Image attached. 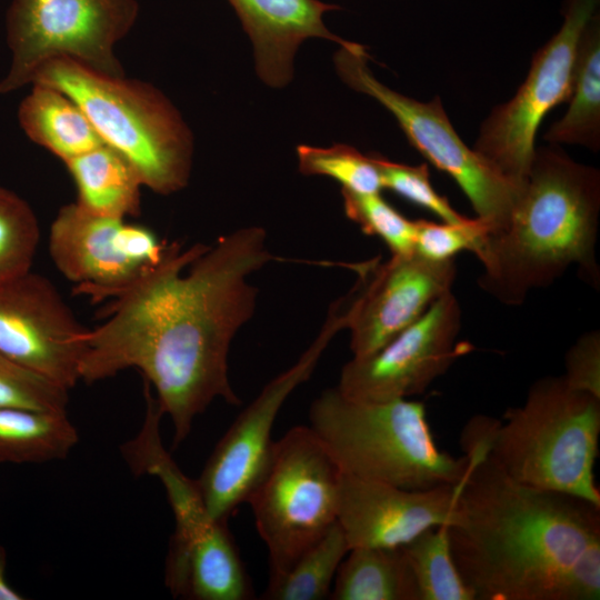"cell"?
Listing matches in <instances>:
<instances>
[{"label":"cell","instance_id":"obj_1","mask_svg":"<svg viewBox=\"0 0 600 600\" xmlns=\"http://www.w3.org/2000/svg\"><path fill=\"white\" fill-rule=\"evenodd\" d=\"M273 259L260 227L212 246L167 244L162 259L111 300L104 322L89 329L80 381L138 369L179 446L213 400L241 403L229 379L230 344L256 309L258 290L248 278Z\"/></svg>","mask_w":600,"mask_h":600},{"label":"cell","instance_id":"obj_2","mask_svg":"<svg viewBox=\"0 0 600 600\" xmlns=\"http://www.w3.org/2000/svg\"><path fill=\"white\" fill-rule=\"evenodd\" d=\"M461 447L449 540L474 600H599L600 506L512 480L471 421Z\"/></svg>","mask_w":600,"mask_h":600},{"label":"cell","instance_id":"obj_3","mask_svg":"<svg viewBox=\"0 0 600 600\" xmlns=\"http://www.w3.org/2000/svg\"><path fill=\"white\" fill-rule=\"evenodd\" d=\"M599 169L576 161L561 146L537 147L507 222L474 251L483 267L479 287L503 304L519 306L531 290L576 266L599 289Z\"/></svg>","mask_w":600,"mask_h":600},{"label":"cell","instance_id":"obj_4","mask_svg":"<svg viewBox=\"0 0 600 600\" xmlns=\"http://www.w3.org/2000/svg\"><path fill=\"white\" fill-rule=\"evenodd\" d=\"M503 418H472L502 472L519 483L600 506L594 477L600 398L571 388L562 376L544 377Z\"/></svg>","mask_w":600,"mask_h":600},{"label":"cell","instance_id":"obj_5","mask_svg":"<svg viewBox=\"0 0 600 600\" xmlns=\"http://www.w3.org/2000/svg\"><path fill=\"white\" fill-rule=\"evenodd\" d=\"M309 427L341 472L404 489L456 484L468 468L438 448L422 402L361 401L329 388L309 408Z\"/></svg>","mask_w":600,"mask_h":600},{"label":"cell","instance_id":"obj_6","mask_svg":"<svg viewBox=\"0 0 600 600\" xmlns=\"http://www.w3.org/2000/svg\"><path fill=\"white\" fill-rule=\"evenodd\" d=\"M32 83L56 88L77 103L102 142L133 166L144 187L170 194L188 184L191 131L153 86L101 73L70 59L46 62Z\"/></svg>","mask_w":600,"mask_h":600},{"label":"cell","instance_id":"obj_7","mask_svg":"<svg viewBox=\"0 0 600 600\" xmlns=\"http://www.w3.org/2000/svg\"><path fill=\"white\" fill-rule=\"evenodd\" d=\"M340 477L309 426L294 427L273 442L247 499L268 549L270 578L287 572L337 521Z\"/></svg>","mask_w":600,"mask_h":600},{"label":"cell","instance_id":"obj_8","mask_svg":"<svg viewBox=\"0 0 600 600\" xmlns=\"http://www.w3.org/2000/svg\"><path fill=\"white\" fill-rule=\"evenodd\" d=\"M138 14L137 0H13L6 14L11 66L0 93L31 83L40 67L53 59L124 76L114 46Z\"/></svg>","mask_w":600,"mask_h":600},{"label":"cell","instance_id":"obj_9","mask_svg":"<svg viewBox=\"0 0 600 600\" xmlns=\"http://www.w3.org/2000/svg\"><path fill=\"white\" fill-rule=\"evenodd\" d=\"M349 43L340 46L333 58L341 80L373 98L394 117L411 146L454 180L490 231L502 227L521 187L500 174L462 140L438 96L420 101L390 89L369 69L367 49L357 42Z\"/></svg>","mask_w":600,"mask_h":600},{"label":"cell","instance_id":"obj_10","mask_svg":"<svg viewBox=\"0 0 600 600\" xmlns=\"http://www.w3.org/2000/svg\"><path fill=\"white\" fill-rule=\"evenodd\" d=\"M599 2L563 0L559 30L536 51L513 97L497 104L480 124L473 150L519 187L528 177L542 120L570 96L580 37Z\"/></svg>","mask_w":600,"mask_h":600},{"label":"cell","instance_id":"obj_11","mask_svg":"<svg viewBox=\"0 0 600 600\" xmlns=\"http://www.w3.org/2000/svg\"><path fill=\"white\" fill-rule=\"evenodd\" d=\"M329 308L320 332L286 371L270 380L238 414L207 460L196 480L206 508L214 520L228 521L247 499L266 470L273 442L276 418L293 390L316 369L332 338L348 324V299Z\"/></svg>","mask_w":600,"mask_h":600},{"label":"cell","instance_id":"obj_12","mask_svg":"<svg viewBox=\"0 0 600 600\" xmlns=\"http://www.w3.org/2000/svg\"><path fill=\"white\" fill-rule=\"evenodd\" d=\"M167 243L148 227L91 213L76 202L53 219L48 250L77 294L94 302L113 299L163 257Z\"/></svg>","mask_w":600,"mask_h":600},{"label":"cell","instance_id":"obj_13","mask_svg":"<svg viewBox=\"0 0 600 600\" xmlns=\"http://www.w3.org/2000/svg\"><path fill=\"white\" fill-rule=\"evenodd\" d=\"M460 329L461 308L449 291L383 347L347 362L337 388L346 397L361 401L422 393L469 351V344L457 340Z\"/></svg>","mask_w":600,"mask_h":600},{"label":"cell","instance_id":"obj_14","mask_svg":"<svg viewBox=\"0 0 600 600\" xmlns=\"http://www.w3.org/2000/svg\"><path fill=\"white\" fill-rule=\"evenodd\" d=\"M88 332L46 277L30 270L0 284V352L69 391Z\"/></svg>","mask_w":600,"mask_h":600},{"label":"cell","instance_id":"obj_15","mask_svg":"<svg viewBox=\"0 0 600 600\" xmlns=\"http://www.w3.org/2000/svg\"><path fill=\"white\" fill-rule=\"evenodd\" d=\"M352 268L359 274L348 293L347 329L353 357L377 351L414 322L451 291L457 274L454 260L433 261L416 251Z\"/></svg>","mask_w":600,"mask_h":600},{"label":"cell","instance_id":"obj_16","mask_svg":"<svg viewBox=\"0 0 600 600\" xmlns=\"http://www.w3.org/2000/svg\"><path fill=\"white\" fill-rule=\"evenodd\" d=\"M459 482L412 490L341 472L337 521L350 549L402 547L449 526Z\"/></svg>","mask_w":600,"mask_h":600},{"label":"cell","instance_id":"obj_17","mask_svg":"<svg viewBox=\"0 0 600 600\" xmlns=\"http://www.w3.org/2000/svg\"><path fill=\"white\" fill-rule=\"evenodd\" d=\"M254 49L256 70L272 87L287 86L293 76V58L309 38H322L341 47L350 41L333 34L323 16L340 9L320 0H228Z\"/></svg>","mask_w":600,"mask_h":600},{"label":"cell","instance_id":"obj_18","mask_svg":"<svg viewBox=\"0 0 600 600\" xmlns=\"http://www.w3.org/2000/svg\"><path fill=\"white\" fill-rule=\"evenodd\" d=\"M84 210L104 217L140 214L142 181L133 166L118 151L101 144L64 162Z\"/></svg>","mask_w":600,"mask_h":600},{"label":"cell","instance_id":"obj_19","mask_svg":"<svg viewBox=\"0 0 600 600\" xmlns=\"http://www.w3.org/2000/svg\"><path fill=\"white\" fill-rule=\"evenodd\" d=\"M18 117L29 139L63 162L103 144L78 104L50 86L32 83Z\"/></svg>","mask_w":600,"mask_h":600},{"label":"cell","instance_id":"obj_20","mask_svg":"<svg viewBox=\"0 0 600 600\" xmlns=\"http://www.w3.org/2000/svg\"><path fill=\"white\" fill-rule=\"evenodd\" d=\"M568 109L546 131L549 144H573L592 152L600 149V14L580 37Z\"/></svg>","mask_w":600,"mask_h":600},{"label":"cell","instance_id":"obj_21","mask_svg":"<svg viewBox=\"0 0 600 600\" xmlns=\"http://www.w3.org/2000/svg\"><path fill=\"white\" fill-rule=\"evenodd\" d=\"M78 441V430L67 412L0 408V463L61 460Z\"/></svg>","mask_w":600,"mask_h":600},{"label":"cell","instance_id":"obj_22","mask_svg":"<svg viewBox=\"0 0 600 600\" xmlns=\"http://www.w3.org/2000/svg\"><path fill=\"white\" fill-rule=\"evenodd\" d=\"M332 600H418L402 547L350 549L333 580Z\"/></svg>","mask_w":600,"mask_h":600},{"label":"cell","instance_id":"obj_23","mask_svg":"<svg viewBox=\"0 0 600 600\" xmlns=\"http://www.w3.org/2000/svg\"><path fill=\"white\" fill-rule=\"evenodd\" d=\"M349 550L344 533L336 521L287 572L269 579L261 599L321 600L329 598L338 568Z\"/></svg>","mask_w":600,"mask_h":600},{"label":"cell","instance_id":"obj_24","mask_svg":"<svg viewBox=\"0 0 600 600\" xmlns=\"http://www.w3.org/2000/svg\"><path fill=\"white\" fill-rule=\"evenodd\" d=\"M402 549L418 600H474L453 560L448 524L423 531Z\"/></svg>","mask_w":600,"mask_h":600},{"label":"cell","instance_id":"obj_25","mask_svg":"<svg viewBox=\"0 0 600 600\" xmlns=\"http://www.w3.org/2000/svg\"><path fill=\"white\" fill-rule=\"evenodd\" d=\"M299 171L306 176L329 177L354 193H380L381 174L372 154L337 143L328 148L297 147Z\"/></svg>","mask_w":600,"mask_h":600},{"label":"cell","instance_id":"obj_26","mask_svg":"<svg viewBox=\"0 0 600 600\" xmlns=\"http://www.w3.org/2000/svg\"><path fill=\"white\" fill-rule=\"evenodd\" d=\"M40 228L31 207L0 187V284L31 270Z\"/></svg>","mask_w":600,"mask_h":600},{"label":"cell","instance_id":"obj_27","mask_svg":"<svg viewBox=\"0 0 600 600\" xmlns=\"http://www.w3.org/2000/svg\"><path fill=\"white\" fill-rule=\"evenodd\" d=\"M346 216L362 232L380 238L392 254L414 252L417 220H410L387 202L380 193H354L341 189Z\"/></svg>","mask_w":600,"mask_h":600},{"label":"cell","instance_id":"obj_28","mask_svg":"<svg viewBox=\"0 0 600 600\" xmlns=\"http://www.w3.org/2000/svg\"><path fill=\"white\" fill-rule=\"evenodd\" d=\"M69 390L0 352V408L67 412Z\"/></svg>","mask_w":600,"mask_h":600},{"label":"cell","instance_id":"obj_29","mask_svg":"<svg viewBox=\"0 0 600 600\" xmlns=\"http://www.w3.org/2000/svg\"><path fill=\"white\" fill-rule=\"evenodd\" d=\"M371 154L379 168L383 189L430 211L441 221L457 223L467 219L432 187L427 163L411 166L389 160L381 154Z\"/></svg>","mask_w":600,"mask_h":600},{"label":"cell","instance_id":"obj_30","mask_svg":"<svg viewBox=\"0 0 600 600\" xmlns=\"http://www.w3.org/2000/svg\"><path fill=\"white\" fill-rule=\"evenodd\" d=\"M490 227L479 218L462 222L417 220L414 251L433 261L453 260L461 251L474 253Z\"/></svg>","mask_w":600,"mask_h":600},{"label":"cell","instance_id":"obj_31","mask_svg":"<svg viewBox=\"0 0 600 600\" xmlns=\"http://www.w3.org/2000/svg\"><path fill=\"white\" fill-rule=\"evenodd\" d=\"M562 376L573 389L600 398V333L589 331L570 347L564 358Z\"/></svg>","mask_w":600,"mask_h":600},{"label":"cell","instance_id":"obj_32","mask_svg":"<svg viewBox=\"0 0 600 600\" xmlns=\"http://www.w3.org/2000/svg\"><path fill=\"white\" fill-rule=\"evenodd\" d=\"M7 551L0 544V600H21L24 597L14 590L7 581Z\"/></svg>","mask_w":600,"mask_h":600}]
</instances>
